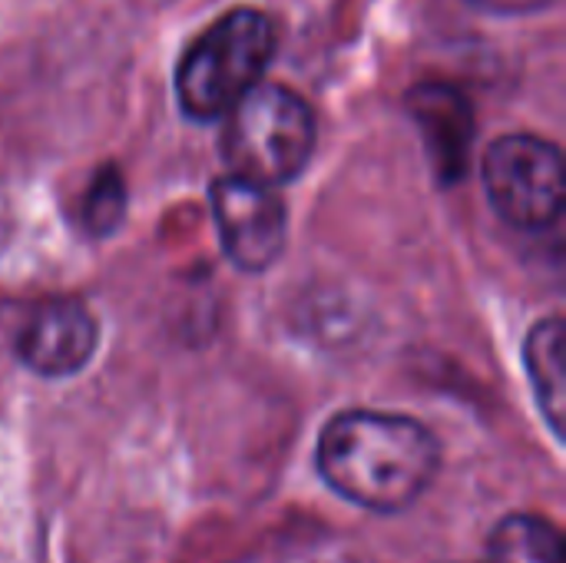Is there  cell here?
Listing matches in <instances>:
<instances>
[{"label":"cell","instance_id":"obj_5","mask_svg":"<svg viewBox=\"0 0 566 563\" xmlns=\"http://www.w3.org/2000/svg\"><path fill=\"white\" fill-rule=\"evenodd\" d=\"M209 202L222 252L239 272H265L282 256L289 216L275 189L222 176L212 183Z\"/></svg>","mask_w":566,"mask_h":563},{"label":"cell","instance_id":"obj_6","mask_svg":"<svg viewBox=\"0 0 566 563\" xmlns=\"http://www.w3.org/2000/svg\"><path fill=\"white\" fill-rule=\"evenodd\" d=\"M99 345V322L80 299L40 302L17 332V358L40 378H70L90 365Z\"/></svg>","mask_w":566,"mask_h":563},{"label":"cell","instance_id":"obj_2","mask_svg":"<svg viewBox=\"0 0 566 563\" xmlns=\"http://www.w3.org/2000/svg\"><path fill=\"white\" fill-rule=\"evenodd\" d=\"M275 56V27L262 10L239 7L209 23L182 53L176 96L189 119L212 123L252 93Z\"/></svg>","mask_w":566,"mask_h":563},{"label":"cell","instance_id":"obj_10","mask_svg":"<svg viewBox=\"0 0 566 563\" xmlns=\"http://www.w3.org/2000/svg\"><path fill=\"white\" fill-rule=\"evenodd\" d=\"M126 216V186H123V176L119 169L106 166L93 176L86 196H83V209H80V219L86 226L90 236L103 239L109 232L119 229Z\"/></svg>","mask_w":566,"mask_h":563},{"label":"cell","instance_id":"obj_9","mask_svg":"<svg viewBox=\"0 0 566 563\" xmlns=\"http://www.w3.org/2000/svg\"><path fill=\"white\" fill-rule=\"evenodd\" d=\"M484 563H564V538L544 518L514 514L494 528Z\"/></svg>","mask_w":566,"mask_h":563},{"label":"cell","instance_id":"obj_11","mask_svg":"<svg viewBox=\"0 0 566 563\" xmlns=\"http://www.w3.org/2000/svg\"><path fill=\"white\" fill-rule=\"evenodd\" d=\"M471 3L481 7V10H488V13H507V17H514V13L544 10V7H551L554 0H471Z\"/></svg>","mask_w":566,"mask_h":563},{"label":"cell","instance_id":"obj_4","mask_svg":"<svg viewBox=\"0 0 566 563\" xmlns=\"http://www.w3.org/2000/svg\"><path fill=\"white\" fill-rule=\"evenodd\" d=\"M484 192L494 212L524 232H541L564 216V156L531 133H507L484 156Z\"/></svg>","mask_w":566,"mask_h":563},{"label":"cell","instance_id":"obj_3","mask_svg":"<svg viewBox=\"0 0 566 563\" xmlns=\"http://www.w3.org/2000/svg\"><path fill=\"white\" fill-rule=\"evenodd\" d=\"M315 139L312 106L282 83H259L226 113L219 149L229 176L279 189L305 173Z\"/></svg>","mask_w":566,"mask_h":563},{"label":"cell","instance_id":"obj_7","mask_svg":"<svg viewBox=\"0 0 566 563\" xmlns=\"http://www.w3.org/2000/svg\"><path fill=\"white\" fill-rule=\"evenodd\" d=\"M408 110L428 143L431 163L441 183H454L468 169V153L474 139V113L468 96L451 83H418L408 93Z\"/></svg>","mask_w":566,"mask_h":563},{"label":"cell","instance_id":"obj_8","mask_svg":"<svg viewBox=\"0 0 566 563\" xmlns=\"http://www.w3.org/2000/svg\"><path fill=\"white\" fill-rule=\"evenodd\" d=\"M524 368L541 415L560 438L566 421V325L564 319H544L524 342Z\"/></svg>","mask_w":566,"mask_h":563},{"label":"cell","instance_id":"obj_1","mask_svg":"<svg viewBox=\"0 0 566 563\" xmlns=\"http://www.w3.org/2000/svg\"><path fill=\"white\" fill-rule=\"evenodd\" d=\"M315 465L338 498L375 514H398L434 484L441 455L421 421L352 408L322 428Z\"/></svg>","mask_w":566,"mask_h":563}]
</instances>
